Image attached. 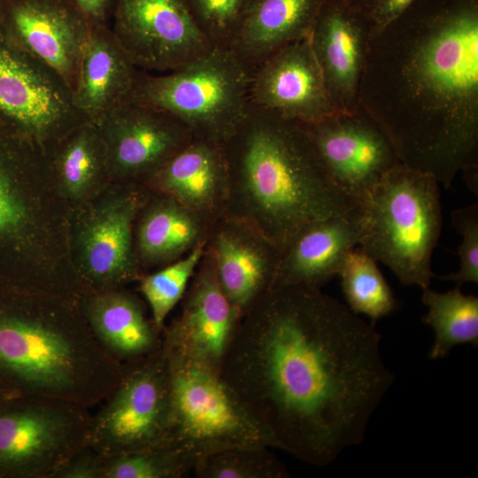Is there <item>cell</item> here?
I'll return each instance as SVG.
<instances>
[{"label":"cell","mask_w":478,"mask_h":478,"mask_svg":"<svg viewBox=\"0 0 478 478\" xmlns=\"http://www.w3.org/2000/svg\"><path fill=\"white\" fill-rule=\"evenodd\" d=\"M92 414L52 397H0V477L53 478L87 447Z\"/></svg>","instance_id":"ba28073f"},{"label":"cell","mask_w":478,"mask_h":478,"mask_svg":"<svg viewBox=\"0 0 478 478\" xmlns=\"http://www.w3.org/2000/svg\"><path fill=\"white\" fill-rule=\"evenodd\" d=\"M7 393H5L0 387V397L3 396V395H6Z\"/></svg>","instance_id":"8d00e7d4"},{"label":"cell","mask_w":478,"mask_h":478,"mask_svg":"<svg viewBox=\"0 0 478 478\" xmlns=\"http://www.w3.org/2000/svg\"><path fill=\"white\" fill-rule=\"evenodd\" d=\"M96 126L106 146L112 174L144 185L194 138L172 115L131 102L110 112Z\"/></svg>","instance_id":"4fadbf2b"},{"label":"cell","mask_w":478,"mask_h":478,"mask_svg":"<svg viewBox=\"0 0 478 478\" xmlns=\"http://www.w3.org/2000/svg\"><path fill=\"white\" fill-rule=\"evenodd\" d=\"M414 0H375L366 14L371 37L399 16Z\"/></svg>","instance_id":"836d02e7"},{"label":"cell","mask_w":478,"mask_h":478,"mask_svg":"<svg viewBox=\"0 0 478 478\" xmlns=\"http://www.w3.org/2000/svg\"><path fill=\"white\" fill-rule=\"evenodd\" d=\"M52 166L60 186L71 197H81L111 167L98 127L86 122L69 132L52 149Z\"/></svg>","instance_id":"4316f807"},{"label":"cell","mask_w":478,"mask_h":478,"mask_svg":"<svg viewBox=\"0 0 478 478\" xmlns=\"http://www.w3.org/2000/svg\"><path fill=\"white\" fill-rule=\"evenodd\" d=\"M221 144L229 177L225 216L245 221L281 252L315 221L361 212L329 178L297 121L249 103Z\"/></svg>","instance_id":"3957f363"},{"label":"cell","mask_w":478,"mask_h":478,"mask_svg":"<svg viewBox=\"0 0 478 478\" xmlns=\"http://www.w3.org/2000/svg\"><path fill=\"white\" fill-rule=\"evenodd\" d=\"M451 222L461 235L462 241L458 247L459 269L450 274L438 276L443 281H454L458 287L464 283H478V204L451 212Z\"/></svg>","instance_id":"d6a6232c"},{"label":"cell","mask_w":478,"mask_h":478,"mask_svg":"<svg viewBox=\"0 0 478 478\" xmlns=\"http://www.w3.org/2000/svg\"><path fill=\"white\" fill-rule=\"evenodd\" d=\"M326 0H251L228 50L251 73L285 46L309 39Z\"/></svg>","instance_id":"603a6c76"},{"label":"cell","mask_w":478,"mask_h":478,"mask_svg":"<svg viewBox=\"0 0 478 478\" xmlns=\"http://www.w3.org/2000/svg\"><path fill=\"white\" fill-rule=\"evenodd\" d=\"M170 377L169 446L196 459L232 447L278 444L220 373L163 345Z\"/></svg>","instance_id":"52a82bcc"},{"label":"cell","mask_w":478,"mask_h":478,"mask_svg":"<svg viewBox=\"0 0 478 478\" xmlns=\"http://www.w3.org/2000/svg\"><path fill=\"white\" fill-rule=\"evenodd\" d=\"M381 337L320 289L275 284L242 315L220 374L280 450L322 467L363 442L393 384Z\"/></svg>","instance_id":"6da1fadb"},{"label":"cell","mask_w":478,"mask_h":478,"mask_svg":"<svg viewBox=\"0 0 478 478\" xmlns=\"http://www.w3.org/2000/svg\"><path fill=\"white\" fill-rule=\"evenodd\" d=\"M300 125L329 178L360 208L384 174L402 163L388 135L360 105Z\"/></svg>","instance_id":"8fae6325"},{"label":"cell","mask_w":478,"mask_h":478,"mask_svg":"<svg viewBox=\"0 0 478 478\" xmlns=\"http://www.w3.org/2000/svg\"><path fill=\"white\" fill-rule=\"evenodd\" d=\"M1 2H0V34H1Z\"/></svg>","instance_id":"74e56055"},{"label":"cell","mask_w":478,"mask_h":478,"mask_svg":"<svg viewBox=\"0 0 478 478\" xmlns=\"http://www.w3.org/2000/svg\"><path fill=\"white\" fill-rule=\"evenodd\" d=\"M438 181L401 163L372 189L361 208L358 245L402 284L429 287L432 255L440 236Z\"/></svg>","instance_id":"5b68a950"},{"label":"cell","mask_w":478,"mask_h":478,"mask_svg":"<svg viewBox=\"0 0 478 478\" xmlns=\"http://www.w3.org/2000/svg\"><path fill=\"white\" fill-rule=\"evenodd\" d=\"M338 275L348 307L355 314H363L375 324L397 308V300L376 260L360 247L347 254Z\"/></svg>","instance_id":"f1b7e54d"},{"label":"cell","mask_w":478,"mask_h":478,"mask_svg":"<svg viewBox=\"0 0 478 478\" xmlns=\"http://www.w3.org/2000/svg\"><path fill=\"white\" fill-rule=\"evenodd\" d=\"M242 314L218 281L214 261L204 254L181 300V311L162 334L163 345L220 373Z\"/></svg>","instance_id":"9a60e30c"},{"label":"cell","mask_w":478,"mask_h":478,"mask_svg":"<svg viewBox=\"0 0 478 478\" xmlns=\"http://www.w3.org/2000/svg\"><path fill=\"white\" fill-rule=\"evenodd\" d=\"M360 234L361 212L310 224L281 252L274 285L320 289L339 274L347 254L358 245Z\"/></svg>","instance_id":"44dd1931"},{"label":"cell","mask_w":478,"mask_h":478,"mask_svg":"<svg viewBox=\"0 0 478 478\" xmlns=\"http://www.w3.org/2000/svg\"><path fill=\"white\" fill-rule=\"evenodd\" d=\"M249 103L300 123L336 112L309 39L285 46L252 71Z\"/></svg>","instance_id":"2e32d148"},{"label":"cell","mask_w":478,"mask_h":478,"mask_svg":"<svg viewBox=\"0 0 478 478\" xmlns=\"http://www.w3.org/2000/svg\"><path fill=\"white\" fill-rule=\"evenodd\" d=\"M251 74L230 50L212 48L170 72L139 69L129 102L172 115L195 138L222 143L248 110Z\"/></svg>","instance_id":"8992f818"},{"label":"cell","mask_w":478,"mask_h":478,"mask_svg":"<svg viewBox=\"0 0 478 478\" xmlns=\"http://www.w3.org/2000/svg\"><path fill=\"white\" fill-rule=\"evenodd\" d=\"M123 366L120 382L91 417L87 447L102 455L170 447V377L163 345Z\"/></svg>","instance_id":"9c48e42d"},{"label":"cell","mask_w":478,"mask_h":478,"mask_svg":"<svg viewBox=\"0 0 478 478\" xmlns=\"http://www.w3.org/2000/svg\"><path fill=\"white\" fill-rule=\"evenodd\" d=\"M205 248L223 292L242 315L274 285L281 252L245 221L223 216Z\"/></svg>","instance_id":"ac0fdd59"},{"label":"cell","mask_w":478,"mask_h":478,"mask_svg":"<svg viewBox=\"0 0 478 478\" xmlns=\"http://www.w3.org/2000/svg\"><path fill=\"white\" fill-rule=\"evenodd\" d=\"M2 31V30H1ZM0 114L46 150L89 122L53 68L0 34Z\"/></svg>","instance_id":"30bf717a"},{"label":"cell","mask_w":478,"mask_h":478,"mask_svg":"<svg viewBox=\"0 0 478 478\" xmlns=\"http://www.w3.org/2000/svg\"><path fill=\"white\" fill-rule=\"evenodd\" d=\"M111 29L133 65L149 73L175 70L213 48L184 0H115Z\"/></svg>","instance_id":"7c38bea8"},{"label":"cell","mask_w":478,"mask_h":478,"mask_svg":"<svg viewBox=\"0 0 478 478\" xmlns=\"http://www.w3.org/2000/svg\"><path fill=\"white\" fill-rule=\"evenodd\" d=\"M81 309L97 342L122 364L146 357L163 345L162 334L147 318L140 300L128 292L93 291Z\"/></svg>","instance_id":"cb8c5ba5"},{"label":"cell","mask_w":478,"mask_h":478,"mask_svg":"<svg viewBox=\"0 0 478 478\" xmlns=\"http://www.w3.org/2000/svg\"><path fill=\"white\" fill-rule=\"evenodd\" d=\"M147 195L129 190L97 209L80 235L82 281L92 291L119 289L140 279L133 225Z\"/></svg>","instance_id":"d6986e66"},{"label":"cell","mask_w":478,"mask_h":478,"mask_svg":"<svg viewBox=\"0 0 478 478\" xmlns=\"http://www.w3.org/2000/svg\"><path fill=\"white\" fill-rule=\"evenodd\" d=\"M0 311V387L7 394L91 407L120 382L124 366L93 335L81 309L42 305Z\"/></svg>","instance_id":"277c9868"},{"label":"cell","mask_w":478,"mask_h":478,"mask_svg":"<svg viewBox=\"0 0 478 478\" xmlns=\"http://www.w3.org/2000/svg\"><path fill=\"white\" fill-rule=\"evenodd\" d=\"M3 1H4V0H0V2H3Z\"/></svg>","instance_id":"f35d334b"},{"label":"cell","mask_w":478,"mask_h":478,"mask_svg":"<svg viewBox=\"0 0 478 478\" xmlns=\"http://www.w3.org/2000/svg\"><path fill=\"white\" fill-rule=\"evenodd\" d=\"M116 41L110 26L91 27L72 89L77 109L96 125L128 103L138 73Z\"/></svg>","instance_id":"7402d4cb"},{"label":"cell","mask_w":478,"mask_h":478,"mask_svg":"<svg viewBox=\"0 0 478 478\" xmlns=\"http://www.w3.org/2000/svg\"><path fill=\"white\" fill-rule=\"evenodd\" d=\"M91 27L110 26L115 0H72Z\"/></svg>","instance_id":"e575fe53"},{"label":"cell","mask_w":478,"mask_h":478,"mask_svg":"<svg viewBox=\"0 0 478 478\" xmlns=\"http://www.w3.org/2000/svg\"><path fill=\"white\" fill-rule=\"evenodd\" d=\"M206 244H200L182 258L139 279V289L146 299L151 320L163 334L166 320L182 299L204 254Z\"/></svg>","instance_id":"f546056e"},{"label":"cell","mask_w":478,"mask_h":478,"mask_svg":"<svg viewBox=\"0 0 478 478\" xmlns=\"http://www.w3.org/2000/svg\"><path fill=\"white\" fill-rule=\"evenodd\" d=\"M428 312L422 321L429 326L435 339L428 356L436 360L446 357L459 344L478 346V297L465 295L460 287L447 292H436L429 287L422 289Z\"/></svg>","instance_id":"83f0119b"},{"label":"cell","mask_w":478,"mask_h":478,"mask_svg":"<svg viewBox=\"0 0 478 478\" xmlns=\"http://www.w3.org/2000/svg\"><path fill=\"white\" fill-rule=\"evenodd\" d=\"M193 473L199 478H286V466L265 446H241L198 459Z\"/></svg>","instance_id":"4dcf8cb0"},{"label":"cell","mask_w":478,"mask_h":478,"mask_svg":"<svg viewBox=\"0 0 478 478\" xmlns=\"http://www.w3.org/2000/svg\"><path fill=\"white\" fill-rule=\"evenodd\" d=\"M211 224L225 216L229 177L221 143L193 138L145 184Z\"/></svg>","instance_id":"ffe728a7"},{"label":"cell","mask_w":478,"mask_h":478,"mask_svg":"<svg viewBox=\"0 0 478 478\" xmlns=\"http://www.w3.org/2000/svg\"><path fill=\"white\" fill-rule=\"evenodd\" d=\"M155 197L146 198L141 208L135 246L139 265H167L207 243L212 224L170 197Z\"/></svg>","instance_id":"d4e9b609"},{"label":"cell","mask_w":478,"mask_h":478,"mask_svg":"<svg viewBox=\"0 0 478 478\" xmlns=\"http://www.w3.org/2000/svg\"><path fill=\"white\" fill-rule=\"evenodd\" d=\"M358 104L445 189L478 169V0H414L372 36Z\"/></svg>","instance_id":"7a4b0ae2"},{"label":"cell","mask_w":478,"mask_h":478,"mask_svg":"<svg viewBox=\"0 0 478 478\" xmlns=\"http://www.w3.org/2000/svg\"><path fill=\"white\" fill-rule=\"evenodd\" d=\"M347 4L365 14L372 7L375 0H343Z\"/></svg>","instance_id":"d590c367"},{"label":"cell","mask_w":478,"mask_h":478,"mask_svg":"<svg viewBox=\"0 0 478 478\" xmlns=\"http://www.w3.org/2000/svg\"><path fill=\"white\" fill-rule=\"evenodd\" d=\"M196 459L173 447L102 455L89 447L68 460L57 478H181L193 472Z\"/></svg>","instance_id":"484cf974"},{"label":"cell","mask_w":478,"mask_h":478,"mask_svg":"<svg viewBox=\"0 0 478 478\" xmlns=\"http://www.w3.org/2000/svg\"><path fill=\"white\" fill-rule=\"evenodd\" d=\"M371 30L365 13L343 0H326L309 38L336 112H353Z\"/></svg>","instance_id":"e0dca14e"},{"label":"cell","mask_w":478,"mask_h":478,"mask_svg":"<svg viewBox=\"0 0 478 478\" xmlns=\"http://www.w3.org/2000/svg\"><path fill=\"white\" fill-rule=\"evenodd\" d=\"M251 0H184L195 23L213 48L228 49Z\"/></svg>","instance_id":"1f68e13d"},{"label":"cell","mask_w":478,"mask_h":478,"mask_svg":"<svg viewBox=\"0 0 478 478\" xmlns=\"http://www.w3.org/2000/svg\"><path fill=\"white\" fill-rule=\"evenodd\" d=\"M1 30L5 40L50 66L73 89L91 26L72 0H4Z\"/></svg>","instance_id":"5bb4252c"}]
</instances>
